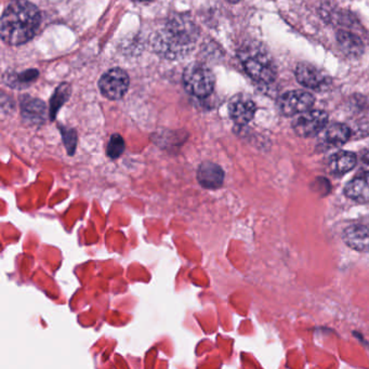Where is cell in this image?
<instances>
[{
  "instance_id": "1",
  "label": "cell",
  "mask_w": 369,
  "mask_h": 369,
  "mask_svg": "<svg viewBox=\"0 0 369 369\" xmlns=\"http://www.w3.org/2000/svg\"><path fill=\"white\" fill-rule=\"evenodd\" d=\"M198 36L199 31L190 19L176 15L153 36V49L165 59H181L193 51Z\"/></svg>"
},
{
  "instance_id": "2",
  "label": "cell",
  "mask_w": 369,
  "mask_h": 369,
  "mask_svg": "<svg viewBox=\"0 0 369 369\" xmlns=\"http://www.w3.org/2000/svg\"><path fill=\"white\" fill-rule=\"evenodd\" d=\"M40 10L27 0H11L0 22V36L5 44L20 46L30 42L40 27Z\"/></svg>"
},
{
  "instance_id": "3",
  "label": "cell",
  "mask_w": 369,
  "mask_h": 369,
  "mask_svg": "<svg viewBox=\"0 0 369 369\" xmlns=\"http://www.w3.org/2000/svg\"><path fill=\"white\" fill-rule=\"evenodd\" d=\"M238 56L245 71L254 81L271 83L277 79V66L269 52H267L261 44H244Z\"/></svg>"
},
{
  "instance_id": "4",
  "label": "cell",
  "mask_w": 369,
  "mask_h": 369,
  "mask_svg": "<svg viewBox=\"0 0 369 369\" xmlns=\"http://www.w3.org/2000/svg\"><path fill=\"white\" fill-rule=\"evenodd\" d=\"M183 83L186 90L191 95L206 98L215 88V75L205 64L195 62L190 64L184 71Z\"/></svg>"
},
{
  "instance_id": "5",
  "label": "cell",
  "mask_w": 369,
  "mask_h": 369,
  "mask_svg": "<svg viewBox=\"0 0 369 369\" xmlns=\"http://www.w3.org/2000/svg\"><path fill=\"white\" fill-rule=\"evenodd\" d=\"M328 122L327 113L323 110H306L301 113L293 122V131L302 138H311L318 135Z\"/></svg>"
},
{
  "instance_id": "6",
  "label": "cell",
  "mask_w": 369,
  "mask_h": 369,
  "mask_svg": "<svg viewBox=\"0 0 369 369\" xmlns=\"http://www.w3.org/2000/svg\"><path fill=\"white\" fill-rule=\"evenodd\" d=\"M101 92L110 100H118L125 96L129 87V76L124 69H112L99 81Z\"/></svg>"
},
{
  "instance_id": "7",
  "label": "cell",
  "mask_w": 369,
  "mask_h": 369,
  "mask_svg": "<svg viewBox=\"0 0 369 369\" xmlns=\"http://www.w3.org/2000/svg\"><path fill=\"white\" fill-rule=\"evenodd\" d=\"M315 99L304 90H293L284 93L279 99L277 106L281 114L285 116H295L311 110Z\"/></svg>"
},
{
  "instance_id": "8",
  "label": "cell",
  "mask_w": 369,
  "mask_h": 369,
  "mask_svg": "<svg viewBox=\"0 0 369 369\" xmlns=\"http://www.w3.org/2000/svg\"><path fill=\"white\" fill-rule=\"evenodd\" d=\"M296 79L302 86L313 90L326 89L331 83L325 73L308 63H300L297 65Z\"/></svg>"
},
{
  "instance_id": "9",
  "label": "cell",
  "mask_w": 369,
  "mask_h": 369,
  "mask_svg": "<svg viewBox=\"0 0 369 369\" xmlns=\"http://www.w3.org/2000/svg\"><path fill=\"white\" fill-rule=\"evenodd\" d=\"M256 104L248 97L235 96L229 104V113L233 122L238 125H247L256 114Z\"/></svg>"
},
{
  "instance_id": "10",
  "label": "cell",
  "mask_w": 369,
  "mask_h": 369,
  "mask_svg": "<svg viewBox=\"0 0 369 369\" xmlns=\"http://www.w3.org/2000/svg\"><path fill=\"white\" fill-rule=\"evenodd\" d=\"M197 180L202 188L215 190L222 186L224 181V172L219 165L205 162L198 167Z\"/></svg>"
},
{
  "instance_id": "11",
  "label": "cell",
  "mask_w": 369,
  "mask_h": 369,
  "mask_svg": "<svg viewBox=\"0 0 369 369\" xmlns=\"http://www.w3.org/2000/svg\"><path fill=\"white\" fill-rule=\"evenodd\" d=\"M23 120L30 125H42L46 120V104L40 99L24 96L21 100Z\"/></svg>"
},
{
  "instance_id": "12",
  "label": "cell",
  "mask_w": 369,
  "mask_h": 369,
  "mask_svg": "<svg viewBox=\"0 0 369 369\" xmlns=\"http://www.w3.org/2000/svg\"><path fill=\"white\" fill-rule=\"evenodd\" d=\"M343 238L352 249L361 252H369V229L365 225H351L345 229Z\"/></svg>"
},
{
  "instance_id": "13",
  "label": "cell",
  "mask_w": 369,
  "mask_h": 369,
  "mask_svg": "<svg viewBox=\"0 0 369 369\" xmlns=\"http://www.w3.org/2000/svg\"><path fill=\"white\" fill-rule=\"evenodd\" d=\"M345 193L357 203H369V172H364L349 182L345 186Z\"/></svg>"
},
{
  "instance_id": "14",
  "label": "cell",
  "mask_w": 369,
  "mask_h": 369,
  "mask_svg": "<svg viewBox=\"0 0 369 369\" xmlns=\"http://www.w3.org/2000/svg\"><path fill=\"white\" fill-rule=\"evenodd\" d=\"M339 48L349 58H359L364 52V44L362 40L352 33L340 31L337 34Z\"/></svg>"
},
{
  "instance_id": "15",
  "label": "cell",
  "mask_w": 369,
  "mask_h": 369,
  "mask_svg": "<svg viewBox=\"0 0 369 369\" xmlns=\"http://www.w3.org/2000/svg\"><path fill=\"white\" fill-rule=\"evenodd\" d=\"M356 164L357 157L354 153L343 151L331 156L329 161V169L334 174L343 176V174H347L350 170H352Z\"/></svg>"
},
{
  "instance_id": "16",
  "label": "cell",
  "mask_w": 369,
  "mask_h": 369,
  "mask_svg": "<svg viewBox=\"0 0 369 369\" xmlns=\"http://www.w3.org/2000/svg\"><path fill=\"white\" fill-rule=\"evenodd\" d=\"M40 73L37 69H27L20 74L9 73L8 72L3 76V81L8 86L13 87L15 89H23L28 86L33 81H36Z\"/></svg>"
},
{
  "instance_id": "17",
  "label": "cell",
  "mask_w": 369,
  "mask_h": 369,
  "mask_svg": "<svg viewBox=\"0 0 369 369\" xmlns=\"http://www.w3.org/2000/svg\"><path fill=\"white\" fill-rule=\"evenodd\" d=\"M351 130L343 124H334L326 130L325 140L331 145H341L349 141Z\"/></svg>"
},
{
  "instance_id": "18",
  "label": "cell",
  "mask_w": 369,
  "mask_h": 369,
  "mask_svg": "<svg viewBox=\"0 0 369 369\" xmlns=\"http://www.w3.org/2000/svg\"><path fill=\"white\" fill-rule=\"evenodd\" d=\"M69 96H71V88L67 83H62L58 87L50 102V120L56 118V114L64 103L69 100Z\"/></svg>"
},
{
  "instance_id": "19",
  "label": "cell",
  "mask_w": 369,
  "mask_h": 369,
  "mask_svg": "<svg viewBox=\"0 0 369 369\" xmlns=\"http://www.w3.org/2000/svg\"><path fill=\"white\" fill-rule=\"evenodd\" d=\"M125 151V140L122 136L115 133L110 138L108 147H106V155L110 159H117L122 156V153Z\"/></svg>"
},
{
  "instance_id": "20",
  "label": "cell",
  "mask_w": 369,
  "mask_h": 369,
  "mask_svg": "<svg viewBox=\"0 0 369 369\" xmlns=\"http://www.w3.org/2000/svg\"><path fill=\"white\" fill-rule=\"evenodd\" d=\"M60 132H61L62 139H63L64 145H65L67 154L74 155L76 151L77 147V133L76 131L71 128H66L61 126L60 127Z\"/></svg>"
},
{
  "instance_id": "21",
  "label": "cell",
  "mask_w": 369,
  "mask_h": 369,
  "mask_svg": "<svg viewBox=\"0 0 369 369\" xmlns=\"http://www.w3.org/2000/svg\"><path fill=\"white\" fill-rule=\"evenodd\" d=\"M359 166L364 172H369V152L364 153L359 159Z\"/></svg>"
},
{
  "instance_id": "22",
  "label": "cell",
  "mask_w": 369,
  "mask_h": 369,
  "mask_svg": "<svg viewBox=\"0 0 369 369\" xmlns=\"http://www.w3.org/2000/svg\"><path fill=\"white\" fill-rule=\"evenodd\" d=\"M228 1L231 3H238V1H240V0H228Z\"/></svg>"
},
{
  "instance_id": "23",
  "label": "cell",
  "mask_w": 369,
  "mask_h": 369,
  "mask_svg": "<svg viewBox=\"0 0 369 369\" xmlns=\"http://www.w3.org/2000/svg\"><path fill=\"white\" fill-rule=\"evenodd\" d=\"M135 1H141V3H143V1H152V0H135Z\"/></svg>"
}]
</instances>
